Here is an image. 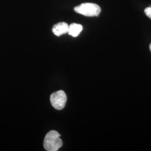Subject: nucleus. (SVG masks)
<instances>
[{
	"instance_id": "1",
	"label": "nucleus",
	"mask_w": 151,
	"mask_h": 151,
	"mask_svg": "<svg viewBox=\"0 0 151 151\" xmlns=\"http://www.w3.org/2000/svg\"><path fill=\"white\" fill-rule=\"evenodd\" d=\"M60 135L55 130H51L46 134L44 140V147L47 151H57L62 146Z\"/></svg>"
},
{
	"instance_id": "2",
	"label": "nucleus",
	"mask_w": 151,
	"mask_h": 151,
	"mask_svg": "<svg viewBox=\"0 0 151 151\" xmlns=\"http://www.w3.org/2000/svg\"><path fill=\"white\" fill-rule=\"evenodd\" d=\"M74 10L84 16H97L101 12V8L99 6L93 3H83L74 8Z\"/></svg>"
},
{
	"instance_id": "3",
	"label": "nucleus",
	"mask_w": 151,
	"mask_h": 151,
	"mask_svg": "<svg viewBox=\"0 0 151 151\" xmlns=\"http://www.w3.org/2000/svg\"><path fill=\"white\" fill-rule=\"evenodd\" d=\"M52 105L57 110H62L65 108L67 102V96L63 90L53 93L50 98Z\"/></svg>"
},
{
	"instance_id": "4",
	"label": "nucleus",
	"mask_w": 151,
	"mask_h": 151,
	"mask_svg": "<svg viewBox=\"0 0 151 151\" xmlns=\"http://www.w3.org/2000/svg\"><path fill=\"white\" fill-rule=\"evenodd\" d=\"M69 25L65 22H59L54 25L52 28V32L54 35L60 37V35L68 33Z\"/></svg>"
},
{
	"instance_id": "5",
	"label": "nucleus",
	"mask_w": 151,
	"mask_h": 151,
	"mask_svg": "<svg viewBox=\"0 0 151 151\" xmlns=\"http://www.w3.org/2000/svg\"><path fill=\"white\" fill-rule=\"evenodd\" d=\"M82 29L83 27L80 24L73 23L69 25L68 33L73 37H77L81 33Z\"/></svg>"
},
{
	"instance_id": "6",
	"label": "nucleus",
	"mask_w": 151,
	"mask_h": 151,
	"mask_svg": "<svg viewBox=\"0 0 151 151\" xmlns=\"http://www.w3.org/2000/svg\"><path fill=\"white\" fill-rule=\"evenodd\" d=\"M145 12L146 15L151 19V7H148L145 9Z\"/></svg>"
},
{
	"instance_id": "7",
	"label": "nucleus",
	"mask_w": 151,
	"mask_h": 151,
	"mask_svg": "<svg viewBox=\"0 0 151 151\" xmlns=\"http://www.w3.org/2000/svg\"><path fill=\"white\" fill-rule=\"evenodd\" d=\"M150 50H151V44H150Z\"/></svg>"
}]
</instances>
